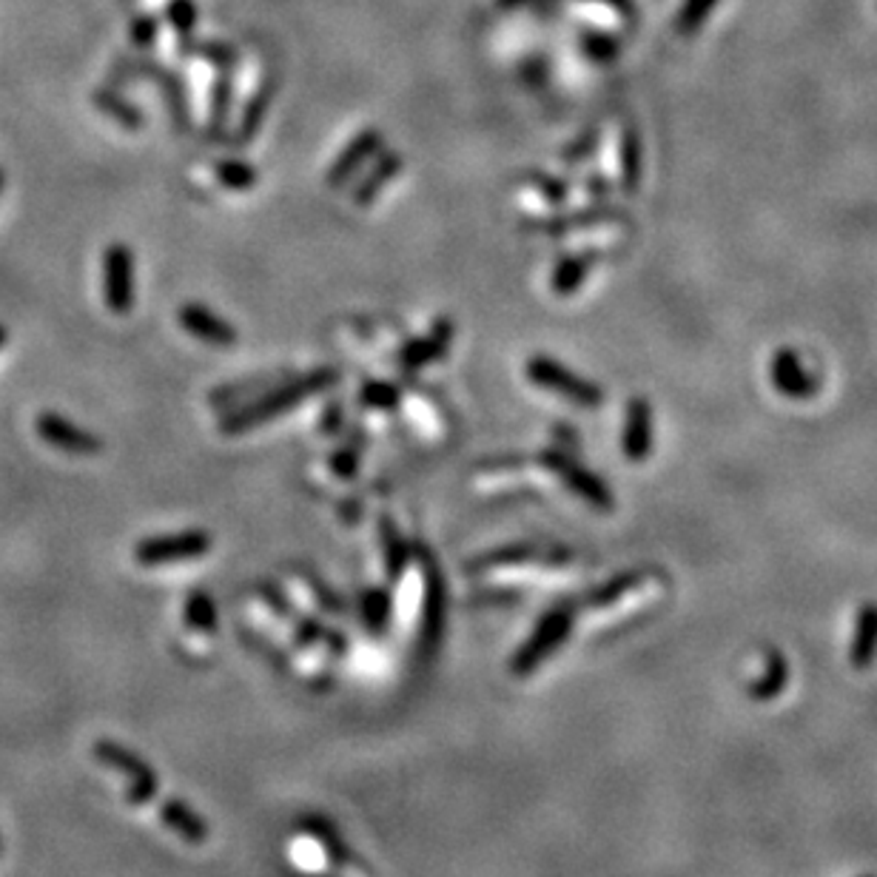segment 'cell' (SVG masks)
I'll use <instances>...</instances> for the list:
<instances>
[{
    "label": "cell",
    "instance_id": "52a82bcc",
    "mask_svg": "<svg viewBox=\"0 0 877 877\" xmlns=\"http://www.w3.org/2000/svg\"><path fill=\"white\" fill-rule=\"evenodd\" d=\"M539 459L547 470H553L561 482L573 490L575 496H582L584 502L590 504V507H598V511H610L612 493L607 490V484L601 482L596 473H590V470L582 468L578 461H573L570 456L559 454V451H547V454H541Z\"/></svg>",
    "mask_w": 877,
    "mask_h": 877
},
{
    "label": "cell",
    "instance_id": "e0dca14e",
    "mask_svg": "<svg viewBox=\"0 0 877 877\" xmlns=\"http://www.w3.org/2000/svg\"><path fill=\"white\" fill-rule=\"evenodd\" d=\"M772 379L784 394L790 396H809L815 390V382L804 374L790 351H781L772 362Z\"/></svg>",
    "mask_w": 877,
    "mask_h": 877
},
{
    "label": "cell",
    "instance_id": "836d02e7",
    "mask_svg": "<svg viewBox=\"0 0 877 877\" xmlns=\"http://www.w3.org/2000/svg\"><path fill=\"white\" fill-rule=\"evenodd\" d=\"M229 106H231V86L225 80H220L214 89V106H211V126L220 129L229 117Z\"/></svg>",
    "mask_w": 877,
    "mask_h": 877
},
{
    "label": "cell",
    "instance_id": "d590c367",
    "mask_svg": "<svg viewBox=\"0 0 877 877\" xmlns=\"http://www.w3.org/2000/svg\"><path fill=\"white\" fill-rule=\"evenodd\" d=\"M305 582H308V587L314 590V598H317V601L325 607V610H328V612H342V610H346V605L339 601L337 593L328 590L325 584H319L317 578H314V575L305 573Z\"/></svg>",
    "mask_w": 877,
    "mask_h": 877
},
{
    "label": "cell",
    "instance_id": "83f0119b",
    "mask_svg": "<svg viewBox=\"0 0 877 877\" xmlns=\"http://www.w3.org/2000/svg\"><path fill=\"white\" fill-rule=\"evenodd\" d=\"M715 3H718V0H687L681 9V15H678V32L692 35V32L701 30V23L710 17Z\"/></svg>",
    "mask_w": 877,
    "mask_h": 877
},
{
    "label": "cell",
    "instance_id": "7c38bea8",
    "mask_svg": "<svg viewBox=\"0 0 877 877\" xmlns=\"http://www.w3.org/2000/svg\"><path fill=\"white\" fill-rule=\"evenodd\" d=\"M442 612H445V587L433 561H424V610H422V655L433 650L442 633Z\"/></svg>",
    "mask_w": 877,
    "mask_h": 877
},
{
    "label": "cell",
    "instance_id": "9c48e42d",
    "mask_svg": "<svg viewBox=\"0 0 877 877\" xmlns=\"http://www.w3.org/2000/svg\"><path fill=\"white\" fill-rule=\"evenodd\" d=\"M454 323L451 319H436L433 328L424 334L422 339L410 342L402 353H399V365H402L405 374H419L424 365L431 362H438L451 351V342H454Z\"/></svg>",
    "mask_w": 877,
    "mask_h": 877
},
{
    "label": "cell",
    "instance_id": "ab89813d",
    "mask_svg": "<svg viewBox=\"0 0 877 877\" xmlns=\"http://www.w3.org/2000/svg\"><path fill=\"white\" fill-rule=\"evenodd\" d=\"M605 3H610V7H616V9H630L627 7L630 0H605Z\"/></svg>",
    "mask_w": 877,
    "mask_h": 877
},
{
    "label": "cell",
    "instance_id": "8d00e7d4",
    "mask_svg": "<svg viewBox=\"0 0 877 877\" xmlns=\"http://www.w3.org/2000/svg\"><path fill=\"white\" fill-rule=\"evenodd\" d=\"M624 177L627 183H635V177H639V143H635L633 137L627 140V149H624ZM633 188V186H630Z\"/></svg>",
    "mask_w": 877,
    "mask_h": 877
},
{
    "label": "cell",
    "instance_id": "4316f807",
    "mask_svg": "<svg viewBox=\"0 0 877 877\" xmlns=\"http://www.w3.org/2000/svg\"><path fill=\"white\" fill-rule=\"evenodd\" d=\"M268 103H271V89H259L257 94H254V101L245 106V115L243 120H239V143H248L254 135L259 131V126H262V117H266L268 112Z\"/></svg>",
    "mask_w": 877,
    "mask_h": 877
},
{
    "label": "cell",
    "instance_id": "cb8c5ba5",
    "mask_svg": "<svg viewBox=\"0 0 877 877\" xmlns=\"http://www.w3.org/2000/svg\"><path fill=\"white\" fill-rule=\"evenodd\" d=\"M186 621L200 633H214L217 630V607L209 593H191L186 601Z\"/></svg>",
    "mask_w": 877,
    "mask_h": 877
},
{
    "label": "cell",
    "instance_id": "f1b7e54d",
    "mask_svg": "<svg viewBox=\"0 0 877 877\" xmlns=\"http://www.w3.org/2000/svg\"><path fill=\"white\" fill-rule=\"evenodd\" d=\"M328 465H331V470L339 476V479H351V476H356V470H360V456H356L353 447L346 445L339 447L337 454H331Z\"/></svg>",
    "mask_w": 877,
    "mask_h": 877
},
{
    "label": "cell",
    "instance_id": "44dd1931",
    "mask_svg": "<svg viewBox=\"0 0 877 877\" xmlns=\"http://www.w3.org/2000/svg\"><path fill=\"white\" fill-rule=\"evenodd\" d=\"M214 177L217 183L229 191H252L254 186L259 183V172L254 166H248L245 160L229 157L220 160L214 166Z\"/></svg>",
    "mask_w": 877,
    "mask_h": 877
},
{
    "label": "cell",
    "instance_id": "6da1fadb",
    "mask_svg": "<svg viewBox=\"0 0 877 877\" xmlns=\"http://www.w3.org/2000/svg\"><path fill=\"white\" fill-rule=\"evenodd\" d=\"M337 382L339 374L334 367H323V371H311L305 376H291L285 382H277L273 388H268V394L259 396L257 402L245 405L237 413H225L223 422H220V431L225 436H239V433L259 428V424L273 422V419H280L294 405H303L308 402L311 396L331 390Z\"/></svg>",
    "mask_w": 877,
    "mask_h": 877
},
{
    "label": "cell",
    "instance_id": "4fadbf2b",
    "mask_svg": "<svg viewBox=\"0 0 877 877\" xmlns=\"http://www.w3.org/2000/svg\"><path fill=\"white\" fill-rule=\"evenodd\" d=\"M300 823H303V829L314 841L323 843L325 855L331 857V863H337V866H360V872H371V866H365L360 857L353 855L348 841L339 834V829L334 827L331 820L323 818V815H305Z\"/></svg>",
    "mask_w": 877,
    "mask_h": 877
},
{
    "label": "cell",
    "instance_id": "e575fe53",
    "mask_svg": "<svg viewBox=\"0 0 877 877\" xmlns=\"http://www.w3.org/2000/svg\"><path fill=\"white\" fill-rule=\"evenodd\" d=\"M101 106L108 108V112H112V115H115L117 120H120L122 126H126V129H140V126H143V117L137 115L135 108L126 106V103L112 101V97H101Z\"/></svg>",
    "mask_w": 877,
    "mask_h": 877
},
{
    "label": "cell",
    "instance_id": "ba28073f",
    "mask_svg": "<svg viewBox=\"0 0 877 877\" xmlns=\"http://www.w3.org/2000/svg\"><path fill=\"white\" fill-rule=\"evenodd\" d=\"M177 323H180L183 331H188L191 337H197L200 342H209L214 348H234L237 346V328L231 323H225L220 314H214L206 305L197 303H186L180 311H177Z\"/></svg>",
    "mask_w": 877,
    "mask_h": 877
},
{
    "label": "cell",
    "instance_id": "1f68e13d",
    "mask_svg": "<svg viewBox=\"0 0 877 877\" xmlns=\"http://www.w3.org/2000/svg\"><path fill=\"white\" fill-rule=\"evenodd\" d=\"M257 590H259V598H262V601H266L271 610H277L280 616H285V619H294V607H291V601L285 598V593L277 590L273 584H259Z\"/></svg>",
    "mask_w": 877,
    "mask_h": 877
},
{
    "label": "cell",
    "instance_id": "4dcf8cb0",
    "mask_svg": "<svg viewBox=\"0 0 877 877\" xmlns=\"http://www.w3.org/2000/svg\"><path fill=\"white\" fill-rule=\"evenodd\" d=\"M630 584H635V575H621V578H616V582H610L607 587H601L598 593H593L590 605L593 607H605L610 605V601H616V598H621V593L630 587Z\"/></svg>",
    "mask_w": 877,
    "mask_h": 877
},
{
    "label": "cell",
    "instance_id": "f546056e",
    "mask_svg": "<svg viewBox=\"0 0 877 877\" xmlns=\"http://www.w3.org/2000/svg\"><path fill=\"white\" fill-rule=\"evenodd\" d=\"M527 180L533 183V188H539L541 195H545L550 202H564V197H568V188L561 186L559 180H553V177H547V174L530 172L527 174Z\"/></svg>",
    "mask_w": 877,
    "mask_h": 877
},
{
    "label": "cell",
    "instance_id": "277c9868",
    "mask_svg": "<svg viewBox=\"0 0 877 877\" xmlns=\"http://www.w3.org/2000/svg\"><path fill=\"white\" fill-rule=\"evenodd\" d=\"M211 545H214V539L202 530L152 536L135 547V561L143 568H160V564H174V561L202 559L211 550Z\"/></svg>",
    "mask_w": 877,
    "mask_h": 877
},
{
    "label": "cell",
    "instance_id": "2e32d148",
    "mask_svg": "<svg viewBox=\"0 0 877 877\" xmlns=\"http://www.w3.org/2000/svg\"><path fill=\"white\" fill-rule=\"evenodd\" d=\"M402 172V154L399 152H385L374 166L367 168V174L362 177V183L353 188V202L356 206H371V202L379 197V191L388 186L390 180H396Z\"/></svg>",
    "mask_w": 877,
    "mask_h": 877
},
{
    "label": "cell",
    "instance_id": "f35d334b",
    "mask_svg": "<svg viewBox=\"0 0 877 877\" xmlns=\"http://www.w3.org/2000/svg\"><path fill=\"white\" fill-rule=\"evenodd\" d=\"M584 44H587V51H590L593 58H610V55H612V44H610V40H605L601 35L587 37Z\"/></svg>",
    "mask_w": 877,
    "mask_h": 877
},
{
    "label": "cell",
    "instance_id": "484cf974",
    "mask_svg": "<svg viewBox=\"0 0 877 877\" xmlns=\"http://www.w3.org/2000/svg\"><path fill=\"white\" fill-rule=\"evenodd\" d=\"M402 399V390L390 382H365L360 390V402L371 410H394Z\"/></svg>",
    "mask_w": 877,
    "mask_h": 877
},
{
    "label": "cell",
    "instance_id": "8992f818",
    "mask_svg": "<svg viewBox=\"0 0 877 877\" xmlns=\"http://www.w3.org/2000/svg\"><path fill=\"white\" fill-rule=\"evenodd\" d=\"M103 296L112 314L122 317L135 308V262H131L129 245H108L106 259H103Z\"/></svg>",
    "mask_w": 877,
    "mask_h": 877
},
{
    "label": "cell",
    "instance_id": "3957f363",
    "mask_svg": "<svg viewBox=\"0 0 877 877\" xmlns=\"http://www.w3.org/2000/svg\"><path fill=\"white\" fill-rule=\"evenodd\" d=\"M525 374L530 376L533 385H539V388L550 390V394L564 396V399L582 405V408H596V405L605 402V394H601L598 385L573 374V371H568L561 362L550 360V356H533L525 365Z\"/></svg>",
    "mask_w": 877,
    "mask_h": 877
},
{
    "label": "cell",
    "instance_id": "ffe728a7",
    "mask_svg": "<svg viewBox=\"0 0 877 877\" xmlns=\"http://www.w3.org/2000/svg\"><path fill=\"white\" fill-rule=\"evenodd\" d=\"M587 271H590V257H575V254H570V257H561L553 268L550 285H553V291L559 296H568L582 288Z\"/></svg>",
    "mask_w": 877,
    "mask_h": 877
},
{
    "label": "cell",
    "instance_id": "ac0fdd59",
    "mask_svg": "<svg viewBox=\"0 0 877 877\" xmlns=\"http://www.w3.org/2000/svg\"><path fill=\"white\" fill-rule=\"evenodd\" d=\"M379 539H382V559H385V570H388L390 582H399L408 568V547H405L402 536L396 530L390 518L379 522Z\"/></svg>",
    "mask_w": 877,
    "mask_h": 877
},
{
    "label": "cell",
    "instance_id": "60d3db41",
    "mask_svg": "<svg viewBox=\"0 0 877 877\" xmlns=\"http://www.w3.org/2000/svg\"><path fill=\"white\" fill-rule=\"evenodd\" d=\"M285 877H328V875H305V872H300V875H291V872H288Z\"/></svg>",
    "mask_w": 877,
    "mask_h": 877
},
{
    "label": "cell",
    "instance_id": "8fae6325",
    "mask_svg": "<svg viewBox=\"0 0 877 877\" xmlns=\"http://www.w3.org/2000/svg\"><path fill=\"white\" fill-rule=\"evenodd\" d=\"M37 433H40L49 445L66 451V454L92 456L103 447L101 438L94 436V433L83 431V428H78V424L72 422H66V419L58 417V413H44V417L37 419Z\"/></svg>",
    "mask_w": 877,
    "mask_h": 877
},
{
    "label": "cell",
    "instance_id": "74e56055",
    "mask_svg": "<svg viewBox=\"0 0 877 877\" xmlns=\"http://www.w3.org/2000/svg\"><path fill=\"white\" fill-rule=\"evenodd\" d=\"M135 40L140 46H149L154 40V21L152 17H140L135 23Z\"/></svg>",
    "mask_w": 877,
    "mask_h": 877
},
{
    "label": "cell",
    "instance_id": "30bf717a",
    "mask_svg": "<svg viewBox=\"0 0 877 877\" xmlns=\"http://www.w3.org/2000/svg\"><path fill=\"white\" fill-rule=\"evenodd\" d=\"M382 149V131L379 129H365L360 131V135L353 137L351 143L342 149V154H339L337 160H334L331 172H328V177H325V183L331 188H342L348 180H351L353 174L360 172L362 166H367L371 160L379 154Z\"/></svg>",
    "mask_w": 877,
    "mask_h": 877
},
{
    "label": "cell",
    "instance_id": "b9f144b4",
    "mask_svg": "<svg viewBox=\"0 0 877 877\" xmlns=\"http://www.w3.org/2000/svg\"><path fill=\"white\" fill-rule=\"evenodd\" d=\"M3 337H7V334H3V331H0V342H3Z\"/></svg>",
    "mask_w": 877,
    "mask_h": 877
},
{
    "label": "cell",
    "instance_id": "5bb4252c",
    "mask_svg": "<svg viewBox=\"0 0 877 877\" xmlns=\"http://www.w3.org/2000/svg\"><path fill=\"white\" fill-rule=\"evenodd\" d=\"M160 818H163V823H166L177 838H183V841L191 843V846H200V843L209 841L211 834L209 823H206L191 806L183 804L180 798L163 800V804H160Z\"/></svg>",
    "mask_w": 877,
    "mask_h": 877
},
{
    "label": "cell",
    "instance_id": "d6986e66",
    "mask_svg": "<svg viewBox=\"0 0 877 877\" xmlns=\"http://www.w3.org/2000/svg\"><path fill=\"white\" fill-rule=\"evenodd\" d=\"M536 559H553L550 553H541L539 547L533 545H513V547H499L493 553L482 556L470 564V570H499V568H513V564H527Z\"/></svg>",
    "mask_w": 877,
    "mask_h": 877
},
{
    "label": "cell",
    "instance_id": "d4e9b609",
    "mask_svg": "<svg viewBox=\"0 0 877 877\" xmlns=\"http://www.w3.org/2000/svg\"><path fill=\"white\" fill-rule=\"evenodd\" d=\"M390 619V596L385 590H371L362 598V621L367 630L382 633Z\"/></svg>",
    "mask_w": 877,
    "mask_h": 877
},
{
    "label": "cell",
    "instance_id": "603a6c76",
    "mask_svg": "<svg viewBox=\"0 0 877 877\" xmlns=\"http://www.w3.org/2000/svg\"><path fill=\"white\" fill-rule=\"evenodd\" d=\"M877 650V607H866L861 612V621H857V641L855 650H852V662L855 667H866V662H872V655Z\"/></svg>",
    "mask_w": 877,
    "mask_h": 877
},
{
    "label": "cell",
    "instance_id": "7a4b0ae2",
    "mask_svg": "<svg viewBox=\"0 0 877 877\" xmlns=\"http://www.w3.org/2000/svg\"><path fill=\"white\" fill-rule=\"evenodd\" d=\"M570 627H573V610H570V605H559L550 612H545L539 624H536V630H533L530 639H527L525 644L518 647V653L513 655L511 662L513 676L525 678L530 676V673H536V667L545 662L547 655H553L556 650L564 644Z\"/></svg>",
    "mask_w": 877,
    "mask_h": 877
},
{
    "label": "cell",
    "instance_id": "5b68a950",
    "mask_svg": "<svg viewBox=\"0 0 877 877\" xmlns=\"http://www.w3.org/2000/svg\"><path fill=\"white\" fill-rule=\"evenodd\" d=\"M94 756H97V761L101 763H106V767H112V770H117L120 775L129 777L126 798H129L131 804L143 806L152 804V800L157 798L160 792L157 775H154V770L143 761V758L135 756V752H129V749L120 747V744L115 741L97 744V747H94Z\"/></svg>",
    "mask_w": 877,
    "mask_h": 877
},
{
    "label": "cell",
    "instance_id": "d6a6232c",
    "mask_svg": "<svg viewBox=\"0 0 877 877\" xmlns=\"http://www.w3.org/2000/svg\"><path fill=\"white\" fill-rule=\"evenodd\" d=\"M172 23H174V30H177V35H180V37L191 35V30H195V9H191V3H188V0H174Z\"/></svg>",
    "mask_w": 877,
    "mask_h": 877
},
{
    "label": "cell",
    "instance_id": "9a60e30c",
    "mask_svg": "<svg viewBox=\"0 0 877 877\" xmlns=\"http://www.w3.org/2000/svg\"><path fill=\"white\" fill-rule=\"evenodd\" d=\"M653 447V417L644 399H633L624 419V454L630 461H644Z\"/></svg>",
    "mask_w": 877,
    "mask_h": 877
},
{
    "label": "cell",
    "instance_id": "7402d4cb",
    "mask_svg": "<svg viewBox=\"0 0 877 877\" xmlns=\"http://www.w3.org/2000/svg\"><path fill=\"white\" fill-rule=\"evenodd\" d=\"M296 639L303 644H311V647H328L334 655H346L348 653V641L331 630V627L319 624L314 619H300L296 621Z\"/></svg>",
    "mask_w": 877,
    "mask_h": 877
}]
</instances>
